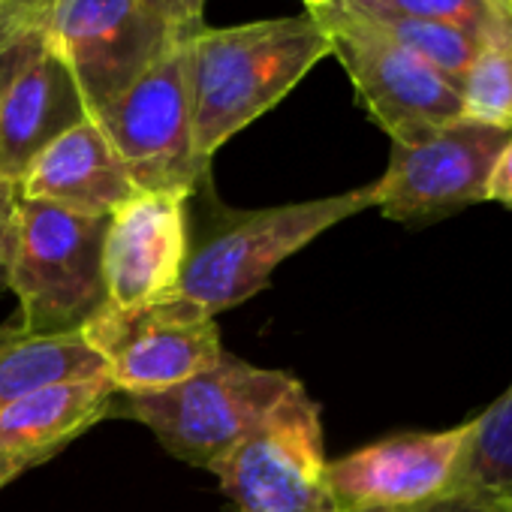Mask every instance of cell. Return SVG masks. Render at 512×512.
Returning a JSON list of instances; mask_svg holds the SVG:
<instances>
[{
    "label": "cell",
    "instance_id": "cell-18",
    "mask_svg": "<svg viewBox=\"0 0 512 512\" xmlns=\"http://www.w3.org/2000/svg\"><path fill=\"white\" fill-rule=\"evenodd\" d=\"M467 121L512 130V19H503L479 46L461 79Z\"/></svg>",
    "mask_w": 512,
    "mask_h": 512
},
{
    "label": "cell",
    "instance_id": "cell-6",
    "mask_svg": "<svg viewBox=\"0 0 512 512\" xmlns=\"http://www.w3.org/2000/svg\"><path fill=\"white\" fill-rule=\"evenodd\" d=\"M317 401L296 383L217 467L241 512H338Z\"/></svg>",
    "mask_w": 512,
    "mask_h": 512
},
{
    "label": "cell",
    "instance_id": "cell-15",
    "mask_svg": "<svg viewBox=\"0 0 512 512\" xmlns=\"http://www.w3.org/2000/svg\"><path fill=\"white\" fill-rule=\"evenodd\" d=\"M115 386L109 377L46 386L0 410V488L49 461L79 434L109 416Z\"/></svg>",
    "mask_w": 512,
    "mask_h": 512
},
{
    "label": "cell",
    "instance_id": "cell-27",
    "mask_svg": "<svg viewBox=\"0 0 512 512\" xmlns=\"http://www.w3.org/2000/svg\"><path fill=\"white\" fill-rule=\"evenodd\" d=\"M503 512H512V500H506V503H503Z\"/></svg>",
    "mask_w": 512,
    "mask_h": 512
},
{
    "label": "cell",
    "instance_id": "cell-19",
    "mask_svg": "<svg viewBox=\"0 0 512 512\" xmlns=\"http://www.w3.org/2000/svg\"><path fill=\"white\" fill-rule=\"evenodd\" d=\"M338 7L368 19H416L452 25L476 40H485L512 10L500 0H335Z\"/></svg>",
    "mask_w": 512,
    "mask_h": 512
},
{
    "label": "cell",
    "instance_id": "cell-2",
    "mask_svg": "<svg viewBox=\"0 0 512 512\" xmlns=\"http://www.w3.org/2000/svg\"><path fill=\"white\" fill-rule=\"evenodd\" d=\"M377 205V181L260 211H223L217 226L190 247L178 296L211 317L235 308L272 284L275 269L317 235Z\"/></svg>",
    "mask_w": 512,
    "mask_h": 512
},
{
    "label": "cell",
    "instance_id": "cell-3",
    "mask_svg": "<svg viewBox=\"0 0 512 512\" xmlns=\"http://www.w3.org/2000/svg\"><path fill=\"white\" fill-rule=\"evenodd\" d=\"M109 217H85L19 196L10 293L31 335H76L106 305L103 241Z\"/></svg>",
    "mask_w": 512,
    "mask_h": 512
},
{
    "label": "cell",
    "instance_id": "cell-13",
    "mask_svg": "<svg viewBox=\"0 0 512 512\" xmlns=\"http://www.w3.org/2000/svg\"><path fill=\"white\" fill-rule=\"evenodd\" d=\"M184 193H133L112 211L103 241V275L109 305L130 308L178 293L187 241Z\"/></svg>",
    "mask_w": 512,
    "mask_h": 512
},
{
    "label": "cell",
    "instance_id": "cell-12",
    "mask_svg": "<svg viewBox=\"0 0 512 512\" xmlns=\"http://www.w3.org/2000/svg\"><path fill=\"white\" fill-rule=\"evenodd\" d=\"M85 118V97L46 28H0V178L19 184L34 157Z\"/></svg>",
    "mask_w": 512,
    "mask_h": 512
},
{
    "label": "cell",
    "instance_id": "cell-25",
    "mask_svg": "<svg viewBox=\"0 0 512 512\" xmlns=\"http://www.w3.org/2000/svg\"><path fill=\"white\" fill-rule=\"evenodd\" d=\"M485 202H497L506 211H512V136L506 139V145L500 148V154L491 166Z\"/></svg>",
    "mask_w": 512,
    "mask_h": 512
},
{
    "label": "cell",
    "instance_id": "cell-21",
    "mask_svg": "<svg viewBox=\"0 0 512 512\" xmlns=\"http://www.w3.org/2000/svg\"><path fill=\"white\" fill-rule=\"evenodd\" d=\"M16 208H19V184L0 178V293L10 290L13 247H16Z\"/></svg>",
    "mask_w": 512,
    "mask_h": 512
},
{
    "label": "cell",
    "instance_id": "cell-7",
    "mask_svg": "<svg viewBox=\"0 0 512 512\" xmlns=\"http://www.w3.org/2000/svg\"><path fill=\"white\" fill-rule=\"evenodd\" d=\"M79 335L124 395L172 389L223 356L214 317L178 293L130 308L106 305Z\"/></svg>",
    "mask_w": 512,
    "mask_h": 512
},
{
    "label": "cell",
    "instance_id": "cell-22",
    "mask_svg": "<svg viewBox=\"0 0 512 512\" xmlns=\"http://www.w3.org/2000/svg\"><path fill=\"white\" fill-rule=\"evenodd\" d=\"M142 4L157 13L181 40L193 37L202 31V13H205V0H142Z\"/></svg>",
    "mask_w": 512,
    "mask_h": 512
},
{
    "label": "cell",
    "instance_id": "cell-20",
    "mask_svg": "<svg viewBox=\"0 0 512 512\" xmlns=\"http://www.w3.org/2000/svg\"><path fill=\"white\" fill-rule=\"evenodd\" d=\"M371 22L389 40H395L401 49H407L410 55L425 61L431 70H437L440 76L455 82L458 91H461V79H464L467 67L473 64V58L482 46V40H476L452 25H440V22H416V19H371Z\"/></svg>",
    "mask_w": 512,
    "mask_h": 512
},
{
    "label": "cell",
    "instance_id": "cell-9",
    "mask_svg": "<svg viewBox=\"0 0 512 512\" xmlns=\"http://www.w3.org/2000/svg\"><path fill=\"white\" fill-rule=\"evenodd\" d=\"M46 40L73 73L91 118L184 43L142 0H58Z\"/></svg>",
    "mask_w": 512,
    "mask_h": 512
},
{
    "label": "cell",
    "instance_id": "cell-14",
    "mask_svg": "<svg viewBox=\"0 0 512 512\" xmlns=\"http://www.w3.org/2000/svg\"><path fill=\"white\" fill-rule=\"evenodd\" d=\"M136 190L127 166L94 118L46 145L19 178V196L85 217H112Z\"/></svg>",
    "mask_w": 512,
    "mask_h": 512
},
{
    "label": "cell",
    "instance_id": "cell-5",
    "mask_svg": "<svg viewBox=\"0 0 512 512\" xmlns=\"http://www.w3.org/2000/svg\"><path fill=\"white\" fill-rule=\"evenodd\" d=\"M308 13L326 28L359 103L392 145H416L464 118L458 85L389 40L371 19L338 4Z\"/></svg>",
    "mask_w": 512,
    "mask_h": 512
},
{
    "label": "cell",
    "instance_id": "cell-4",
    "mask_svg": "<svg viewBox=\"0 0 512 512\" xmlns=\"http://www.w3.org/2000/svg\"><path fill=\"white\" fill-rule=\"evenodd\" d=\"M299 380L256 368L223 350L196 377L151 395H124V416L142 422L181 461L214 470Z\"/></svg>",
    "mask_w": 512,
    "mask_h": 512
},
{
    "label": "cell",
    "instance_id": "cell-11",
    "mask_svg": "<svg viewBox=\"0 0 512 512\" xmlns=\"http://www.w3.org/2000/svg\"><path fill=\"white\" fill-rule=\"evenodd\" d=\"M473 416L443 431H407L368 443L338 461L326 476L338 512H395L434 503L455 491L470 440Z\"/></svg>",
    "mask_w": 512,
    "mask_h": 512
},
{
    "label": "cell",
    "instance_id": "cell-23",
    "mask_svg": "<svg viewBox=\"0 0 512 512\" xmlns=\"http://www.w3.org/2000/svg\"><path fill=\"white\" fill-rule=\"evenodd\" d=\"M58 0H4L0 28H46Z\"/></svg>",
    "mask_w": 512,
    "mask_h": 512
},
{
    "label": "cell",
    "instance_id": "cell-16",
    "mask_svg": "<svg viewBox=\"0 0 512 512\" xmlns=\"http://www.w3.org/2000/svg\"><path fill=\"white\" fill-rule=\"evenodd\" d=\"M106 377L82 335H31L22 320L0 326V410L58 383Z\"/></svg>",
    "mask_w": 512,
    "mask_h": 512
},
{
    "label": "cell",
    "instance_id": "cell-10",
    "mask_svg": "<svg viewBox=\"0 0 512 512\" xmlns=\"http://www.w3.org/2000/svg\"><path fill=\"white\" fill-rule=\"evenodd\" d=\"M509 136L512 130L461 118L416 145H392L374 208L386 220L428 226L485 202L491 166Z\"/></svg>",
    "mask_w": 512,
    "mask_h": 512
},
{
    "label": "cell",
    "instance_id": "cell-28",
    "mask_svg": "<svg viewBox=\"0 0 512 512\" xmlns=\"http://www.w3.org/2000/svg\"><path fill=\"white\" fill-rule=\"evenodd\" d=\"M500 4H506V7H509V10H512V0H500Z\"/></svg>",
    "mask_w": 512,
    "mask_h": 512
},
{
    "label": "cell",
    "instance_id": "cell-17",
    "mask_svg": "<svg viewBox=\"0 0 512 512\" xmlns=\"http://www.w3.org/2000/svg\"><path fill=\"white\" fill-rule=\"evenodd\" d=\"M473 422V440L455 491L506 503L512 500V383L488 410L476 413Z\"/></svg>",
    "mask_w": 512,
    "mask_h": 512
},
{
    "label": "cell",
    "instance_id": "cell-24",
    "mask_svg": "<svg viewBox=\"0 0 512 512\" xmlns=\"http://www.w3.org/2000/svg\"><path fill=\"white\" fill-rule=\"evenodd\" d=\"M395 512H503V503L488 500L482 494H470V491H452L434 503H425L416 509H395Z\"/></svg>",
    "mask_w": 512,
    "mask_h": 512
},
{
    "label": "cell",
    "instance_id": "cell-8",
    "mask_svg": "<svg viewBox=\"0 0 512 512\" xmlns=\"http://www.w3.org/2000/svg\"><path fill=\"white\" fill-rule=\"evenodd\" d=\"M136 190L193 196L208 163L196 154L184 43L94 115Z\"/></svg>",
    "mask_w": 512,
    "mask_h": 512
},
{
    "label": "cell",
    "instance_id": "cell-29",
    "mask_svg": "<svg viewBox=\"0 0 512 512\" xmlns=\"http://www.w3.org/2000/svg\"><path fill=\"white\" fill-rule=\"evenodd\" d=\"M0 4H4V0H0Z\"/></svg>",
    "mask_w": 512,
    "mask_h": 512
},
{
    "label": "cell",
    "instance_id": "cell-1",
    "mask_svg": "<svg viewBox=\"0 0 512 512\" xmlns=\"http://www.w3.org/2000/svg\"><path fill=\"white\" fill-rule=\"evenodd\" d=\"M329 55L332 40L314 13L202 28L187 37L196 154L211 163L217 148L275 109Z\"/></svg>",
    "mask_w": 512,
    "mask_h": 512
},
{
    "label": "cell",
    "instance_id": "cell-26",
    "mask_svg": "<svg viewBox=\"0 0 512 512\" xmlns=\"http://www.w3.org/2000/svg\"><path fill=\"white\" fill-rule=\"evenodd\" d=\"M302 4H305L308 10H323V7L335 4V0H302Z\"/></svg>",
    "mask_w": 512,
    "mask_h": 512
}]
</instances>
